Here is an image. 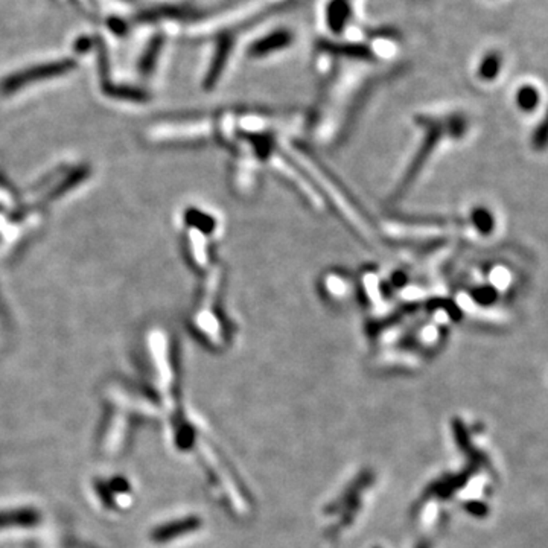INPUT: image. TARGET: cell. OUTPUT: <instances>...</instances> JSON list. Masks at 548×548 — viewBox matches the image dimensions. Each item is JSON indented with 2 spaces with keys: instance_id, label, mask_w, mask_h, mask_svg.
Masks as SVG:
<instances>
[{
  "instance_id": "cell-4",
  "label": "cell",
  "mask_w": 548,
  "mask_h": 548,
  "mask_svg": "<svg viewBox=\"0 0 548 548\" xmlns=\"http://www.w3.org/2000/svg\"><path fill=\"white\" fill-rule=\"evenodd\" d=\"M188 220L191 221V255L197 267L211 270V241L218 230V220L212 215L193 211Z\"/></svg>"
},
{
  "instance_id": "cell-5",
  "label": "cell",
  "mask_w": 548,
  "mask_h": 548,
  "mask_svg": "<svg viewBox=\"0 0 548 548\" xmlns=\"http://www.w3.org/2000/svg\"><path fill=\"white\" fill-rule=\"evenodd\" d=\"M319 291L330 303H343L355 291V282L346 271L330 268L321 274Z\"/></svg>"
},
{
  "instance_id": "cell-11",
  "label": "cell",
  "mask_w": 548,
  "mask_h": 548,
  "mask_svg": "<svg viewBox=\"0 0 548 548\" xmlns=\"http://www.w3.org/2000/svg\"><path fill=\"white\" fill-rule=\"evenodd\" d=\"M531 148L535 151H544L548 148V110L531 134Z\"/></svg>"
},
{
  "instance_id": "cell-6",
  "label": "cell",
  "mask_w": 548,
  "mask_h": 548,
  "mask_svg": "<svg viewBox=\"0 0 548 548\" xmlns=\"http://www.w3.org/2000/svg\"><path fill=\"white\" fill-rule=\"evenodd\" d=\"M72 67L70 63H55V64H45L42 67H34L28 72H23L22 75H17L14 78H10L8 81L5 83V87L8 90H13V88L22 86L23 83L26 81H32V79H40V78H46V76H52V75H58L60 72H64Z\"/></svg>"
},
{
  "instance_id": "cell-3",
  "label": "cell",
  "mask_w": 548,
  "mask_h": 548,
  "mask_svg": "<svg viewBox=\"0 0 548 548\" xmlns=\"http://www.w3.org/2000/svg\"><path fill=\"white\" fill-rule=\"evenodd\" d=\"M449 223L442 220L385 218L381 221V233L390 241L404 245H426L446 243Z\"/></svg>"
},
{
  "instance_id": "cell-7",
  "label": "cell",
  "mask_w": 548,
  "mask_h": 548,
  "mask_svg": "<svg viewBox=\"0 0 548 548\" xmlns=\"http://www.w3.org/2000/svg\"><path fill=\"white\" fill-rule=\"evenodd\" d=\"M291 42V35L288 34L287 31H279L274 32V34L268 35V38H264L261 42H257L252 47V55L255 56H262L267 54H273L279 51V47H287Z\"/></svg>"
},
{
  "instance_id": "cell-2",
  "label": "cell",
  "mask_w": 548,
  "mask_h": 548,
  "mask_svg": "<svg viewBox=\"0 0 548 548\" xmlns=\"http://www.w3.org/2000/svg\"><path fill=\"white\" fill-rule=\"evenodd\" d=\"M417 125L422 130V137L419 140V147L404 169V174L396 183V188L392 192V198L398 200L404 197V193L411 189L417 177L422 174V169L428 163V160L437 151L439 145L446 139H457L466 131L467 122L460 115H451L448 118L439 116H422L417 119Z\"/></svg>"
},
{
  "instance_id": "cell-10",
  "label": "cell",
  "mask_w": 548,
  "mask_h": 548,
  "mask_svg": "<svg viewBox=\"0 0 548 548\" xmlns=\"http://www.w3.org/2000/svg\"><path fill=\"white\" fill-rule=\"evenodd\" d=\"M539 99H541V95H539L538 88L533 86H524L521 87L517 93V104L522 111H533L539 106Z\"/></svg>"
},
{
  "instance_id": "cell-8",
  "label": "cell",
  "mask_w": 548,
  "mask_h": 548,
  "mask_svg": "<svg viewBox=\"0 0 548 548\" xmlns=\"http://www.w3.org/2000/svg\"><path fill=\"white\" fill-rule=\"evenodd\" d=\"M503 66V58L498 52H489L483 56V60L478 66V76L483 81H492L499 74Z\"/></svg>"
},
{
  "instance_id": "cell-9",
  "label": "cell",
  "mask_w": 548,
  "mask_h": 548,
  "mask_svg": "<svg viewBox=\"0 0 548 548\" xmlns=\"http://www.w3.org/2000/svg\"><path fill=\"white\" fill-rule=\"evenodd\" d=\"M469 220H471L472 227L477 230L480 235H490L495 227L494 215L485 207H475L474 211L471 212Z\"/></svg>"
},
{
  "instance_id": "cell-1",
  "label": "cell",
  "mask_w": 548,
  "mask_h": 548,
  "mask_svg": "<svg viewBox=\"0 0 548 548\" xmlns=\"http://www.w3.org/2000/svg\"><path fill=\"white\" fill-rule=\"evenodd\" d=\"M282 147H284L288 156L299 165L305 175L311 180L314 188L317 189L323 201L326 197L330 206L343 216L344 221L348 223L362 239H372L373 230L372 225L367 221V216H364L358 204L349 197V193L343 189V186L338 184L334 177L328 174L326 169L314 160L311 152L306 150L303 145L291 139H285L282 142Z\"/></svg>"
}]
</instances>
